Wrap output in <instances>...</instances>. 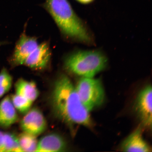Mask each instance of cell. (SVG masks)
<instances>
[{
  "instance_id": "obj_18",
  "label": "cell",
  "mask_w": 152,
  "mask_h": 152,
  "mask_svg": "<svg viewBox=\"0 0 152 152\" xmlns=\"http://www.w3.org/2000/svg\"><path fill=\"white\" fill-rule=\"evenodd\" d=\"M0 45H1V43H0Z\"/></svg>"
},
{
  "instance_id": "obj_17",
  "label": "cell",
  "mask_w": 152,
  "mask_h": 152,
  "mask_svg": "<svg viewBox=\"0 0 152 152\" xmlns=\"http://www.w3.org/2000/svg\"><path fill=\"white\" fill-rule=\"evenodd\" d=\"M77 1L80 3L84 4H87L92 2L94 0H77Z\"/></svg>"
},
{
  "instance_id": "obj_10",
  "label": "cell",
  "mask_w": 152,
  "mask_h": 152,
  "mask_svg": "<svg viewBox=\"0 0 152 152\" xmlns=\"http://www.w3.org/2000/svg\"><path fill=\"white\" fill-rule=\"evenodd\" d=\"M121 149L124 152L152 151L151 148L144 140L141 127H139L127 137L121 144Z\"/></svg>"
},
{
  "instance_id": "obj_2",
  "label": "cell",
  "mask_w": 152,
  "mask_h": 152,
  "mask_svg": "<svg viewBox=\"0 0 152 152\" xmlns=\"http://www.w3.org/2000/svg\"><path fill=\"white\" fill-rule=\"evenodd\" d=\"M44 7L66 37L85 43L93 42L86 26L67 0H45Z\"/></svg>"
},
{
  "instance_id": "obj_8",
  "label": "cell",
  "mask_w": 152,
  "mask_h": 152,
  "mask_svg": "<svg viewBox=\"0 0 152 152\" xmlns=\"http://www.w3.org/2000/svg\"><path fill=\"white\" fill-rule=\"evenodd\" d=\"M51 54L48 43L43 42L38 45L26 58L24 65L34 69H45L50 61Z\"/></svg>"
},
{
  "instance_id": "obj_4",
  "label": "cell",
  "mask_w": 152,
  "mask_h": 152,
  "mask_svg": "<svg viewBox=\"0 0 152 152\" xmlns=\"http://www.w3.org/2000/svg\"><path fill=\"white\" fill-rule=\"evenodd\" d=\"M82 77L75 87L82 103L90 112L103 104L105 93L99 79Z\"/></svg>"
},
{
  "instance_id": "obj_5",
  "label": "cell",
  "mask_w": 152,
  "mask_h": 152,
  "mask_svg": "<svg viewBox=\"0 0 152 152\" xmlns=\"http://www.w3.org/2000/svg\"><path fill=\"white\" fill-rule=\"evenodd\" d=\"M152 90L151 85H148L140 91L136 98L134 110L142 124L151 130Z\"/></svg>"
},
{
  "instance_id": "obj_6",
  "label": "cell",
  "mask_w": 152,
  "mask_h": 152,
  "mask_svg": "<svg viewBox=\"0 0 152 152\" xmlns=\"http://www.w3.org/2000/svg\"><path fill=\"white\" fill-rule=\"evenodd\" d=\"M20 127L24 132L37 136L42 134L47 128L46 119L38 108L30 109L20 121Z\"/></svg>"
},
{
  "instance_id": "obj_16",
  "label": "cell",
  "mask_w": 152,
  "mask_h": 152,
  "mask_svg": "<svg viewBox=\"0 0 152 152\" xmlns=\"http://www.w3.org/2000/svg\"><path fill=\"white\" fill-rule=\"evenodd\" d=\"M12 82V76L6 68H3L0 72V99L10 90Z\"/></svg>"
},
{
  "instance_id": "obj_13",
  "label": "cell",
  "mask_w": 152,
  "mask_h": 152,
  "mask_svg": "<svg viewBox=\"0 0 152 152\" xmlns=\"http://www.w3.org/2000/svg\"><path fill=\"white\" fill-rule=\"evenodd\" d=\"M0 152H22L18 136L14 133L0 130Z\"/></svg>"
},
{
  "instance_id": "obj_12",
  "label": "cell",
  "mask_w": 152,
  "mask_h": 152,
  "mask_svg": "<svg viewBox=\"0 0 152 152\" xmlns=\"http://www.w3.org/2000/svg\"><path fill=\"white\" fill-rule=\"evenodd\" d=\"M15 94L24 97L33 102L39 95V92L35 82L23 79L18 80L15 84Z\"/></svg>"
},
{
  "instance_id": "obj_1",
  "label": "cell",
  "mask_w": 152,
  "mask_h": 152,
  "mask_svg": "<svg viewBox=\"0 0 152 152\" xmlns=\"http://www.w3.org/2000/svg\"><path fill=\"white\" fill-rule=\"evenodd\" d=\"M51 104L54 113L63 122L70 125L92 127L90 112L82 103L75 87L67 76L61 75L55 82Z\"/></svg>"
},
{
  "instance_id": "obj_14",
  "label": "cell",
  "mask_w": 152,
  "mask_h": 152,
  "mask_svg": "<svg viewBox=\"0 0 152 152\" xmlns=\"http://www.w3.org/2000/svg\"><path fill=\"white\" fill-rule=\"evenodd\" d=\"M18 138L23 152H36L38 142L37 136L23 132Z\"/></svg>"
},
{
  "instance_id": "obj_7",
  "label": "cell",
  "mask_w": 152,
  "mask_h": 152,
  "mask_svg": "<svg viewBox=\"0 0 152 152\" xmlns=\"http://www.w3.org/2000/svg\"><path fill=\"white\" fill-rule=\"evenodd\" d=\"M38 45L36 38L23 33L17 42L10 59L11 65L14 66L24 65L26 58Z\"/></svg>"
},
{
  "instance_id": "obj_15",
  "label": "cell",
  "mask_w": 152,
  "mask_h": 152,
  "mask_svg": "<svg viewBox=\"0 0 152 152\" xmlns=\"http://www.w3.org/2000/svg\"><path fill=\"white\" fill-rule=\"evenodd\" d=\"M10 97L13 105L19 113L25 114L31 109L33 102L27 98L16 94Z\"/></svg>"
},
{
  "instance_id": "obj_9",
  "label": "cell",
  "mask_w": 152,
  "mask_h": 152,
  "mask_svg": "<svg viewBox=\"0 0 152 152\" xmlns=\"http://www.w3.org/2000/svg\"><path fill=\"white\" fill-rule=\"evenodd\" d=\"M67 144L61 136L56 133L46 135L38 142L36 152H64L67 149Z\"/></svg>"
},
{
  "instance_id": "obj_11",
  "label": "cell",
  "mask_w": 152,
  "mask_h": 152,
  "mask_svg": "<svg viewBox=\"0 0 152 152\" xmlns=\"http://www.w3.org/2000/svg\"><path fill=\"white\" fill-rule=\"evenodd\" d=\"M18 120V113L10 97L5 96L0 102V128L8 129Z\"/></svg>"
},
{
  "instance_id": "obj_3",
  "label": "cell",
  "mask_w": 152,
  "mask_h": 152,
  "mask_svg": "<svg viewBox=\"0 0 152 152\" xmlns=\"http://www.w3.org/2000/svg\"><path fill=\"white\" fill-rule=\"evenodd\" d=\"M108 59L98 50L77 51L68 57L65 67L71 73L82 77H93L107 67Z\"/></svg>"
}]
</instances>
